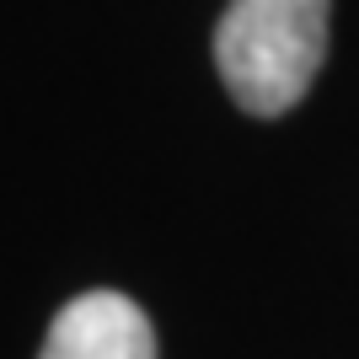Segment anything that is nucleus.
<instances>
[{"instance_id": "obj_1", "label": "nucleus", "mask_w": 359, "mask_h": 359, "mask_svg": "<svg viewBox=\"0 0 359 359\" xmlns=\"http://www.w3.org/2000/svg\"><path fill=\"white\" fill-rule=\"evenodd\" d=\"M332 0H231L215 27V65L231 102L252 118H279L311 91L327 60Z\"/></svg>"}, {"instance_id": "obj_2", "label": "nucleus", "mask_w": 359, "mask_h": 359, "mask_svg": "<svg viewBox=\"0 0 359 359\" xmlns=\"http://www.w3.org/2000/svg\"><path fill=\"white\" fill-rule=\"evenodd\" d=\"M38 359H156V332L129 295L86 290L54 316Z\"/></svg>"}]
</instances>
